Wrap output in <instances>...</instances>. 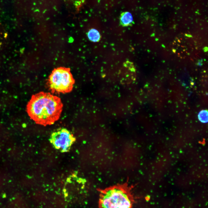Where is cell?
Masks as SVG:
<instances>
[{"label":"cell","mask_w":208,"mask_h":208,"mask_svg":"<svg viewBox=\"0 0 208 208\" xmlns=\"http://www.w3.org/2000/svg\"><path fill=\"white\" fill-rule=\"evenodd\" d=\"M87 36L90 41L94 42L99 41L101 38L99 32L94 29H92L90 30L88 32Z\"/></svg>","instance_id":"7"},{"label":"cell","mask_w":208,"mask_h":208,"mask_svg":"<svg viewBox=\"0 0 208 208\" xmlns=\"http://www.w3.org/2000/svg\"><path fill=\"white\" fill-rule=\"evenodd\" d=\"M75 140L73 134L65 128L53 132L49 139L53 147L62 153L68 151Z\"/></svg>","instance_id":"4"},{"label":"cell","mask_w":208,"mask_h":208,"mask_svg":"<svg viewBox=\"0 0 208 208\" xmlns=\"http://www.w3.org/2000/svg\"><path fill=\"white\" fill-rule=\"evenodd\" d=\"M152 35L153 36H155V34H152Z\"/></svg>","instance_id":"15"},{"label":"cell","mask_w":208,"mask_h":208,"mask_svg":"<svg viewBox=\"0 0 208 208\" xmlns=\"http://www.w3.org/2000/svg\"><path fill=\"white\" fill-rule=\"evenodd\" d=\"M150 196H147L146 198V200H150Z\"/></svg>","instance_id":"11"},{"label":"cell","mask_w":208,"mask_h":208,"mask_svg":"<svg viewBox=\"0 0 208 208\" xmlns=\"http://www.w3.org/2000/svg\"><path fill=\"white\" fill-rule=\"evenodd\" d=\"M85 180L74 176L68 178L65 184V196L71 201H79L84 192Z\"/></svg>","instance_id":"5"},{"label":"cell","mask_w":208,"mask_h":208,"mask_svg":"<svg viewBox=\"0 0 208 208\" xmlns=\"http://www.w3.org/2000/svg\"><path fill=\"white\" fill-rule=\"evenodd\" d=\"M162 46L164 48H165V46L163 44H162Z\"/></svg>","instance_id":"13"},{"label":"cell","mask_w":208,"mask_h":208,"mask_svg":"<svg viewBox=\"0 0 208 208\" xmlns=\"http://www.w3.org/2000/svg\"><path fill=\"white\" fill-rule=\"evenodd\" d=\"M75 81L69 68L59 67L52 71L47 84L52 93L65 94L72 91Z\"/></svg>","instance_id":"3"},{"label":"cell","mask_w":208,"mask_h":208,"mask_svg":"<svg viewBox=\"0 0 208 208\" xmlns=\"http://www.w3.org/2000/svg\"><path fill=\"white\" fill-rule=\"evenodd\" d=\"M63 107L60 98L41 92L32 95L27 104L26 111L36 123L46 126L54 124L59 119Z\"/></svg>","instance_id":"1"},{"label":"cell","mask_w":208,"mask_h":208,"mask_svg":"<svg viewBox=\"0 0 208 208\" xmlns=\"http://www.w3.org/2000/svg\"><path fill=\"white\" fill-rule=\"evenodd\" d=\"M185 35L186 36L188 37H192V35H191L190 34H185Z\"/></svg>","instance_id":"10"},{"label":"cell","mask_w":208,"mask_h":208,"mask_svg":"<svg viewBox=\"0 0 208 208\" xmlns=\"http://www.w3.org/2000/svg\"><path fill=\"white\" fill-rule=\"evenodd\" d=\"M199 120L201 122L206 123L208 122V113L206 110H203L200 111L198 115Z\"/></svg>","instance_id":"8"},{"label":"cell","mask_w":208,"mask_h":208,"mask_svg":"<svg viewBox=\"0 0 208 208\" xmlns=\"http://www.w3.org/2000/svg\"><path fill=\"white\" fill-rule=\"evenodd\" d=\"M172 51H173V52L174 53H175V52H176V50L175 49H172Z\"/></svg>","instance_id":"12"},{"label":"cell","mask_w":208,"mask_h":208,"mask_svg":"<svg viewBox=\"0 0 208 208\" xmlns=\"http://www.w3.org/2000/svg\"><path fill=\"white\" fill-rule=\"evenodd\" d=\"M99 208H132L134 198L128 184H118L99 190Z\"/></svg>","instance_id":"2"},{"label":"cell","mask_w":208,"mask_h":208,"mask_svg":"<svg viewBox=\"0 0 208 208\" xmlns=\"http://www.w3.org/2000/svg\"><path fill=\"white\" fill-rule=\"evenodd\" d=\"M158 39L157 38L155 39V40H156V41H158Z\"/></svg>","instance_id":"14"},{"label":"cell","mask_w":208,"mask_h":208,"mask_svg":"<svg viewBox=\"0 0 208 208\" xmlns=\"http://www.w3.org/2000/svg\"><path fill=\"white\" fill-rule=\"evenodd\" d=\"M119 19L120 25L123 27L131 25L133 23L132 15L128 12H122L120 15Z\"/></svg>","instance_id":"6"},{"label":"cell","mask_w":208,"mask_h":208,"mask_svg":"<svg viewBox=\"0 0 208 208\" xmlns=\"http://www.w3.org/2000/svg\"><path fill=\"white\" fill-rule=\"evenodd\" d=\"M203 50L205 52H207L208 51V47H205L203 48Z\"/></svg>","instance_id":"9"}]
</instances>
